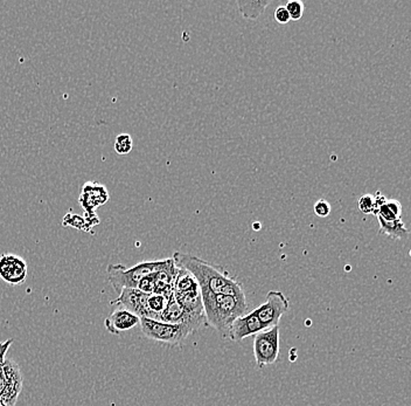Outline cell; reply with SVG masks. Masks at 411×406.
Instances as JSON below:
<instances>
[{"mask_svg":"<svg viewBox=\"0 0 411 406\" xmlns=\"http://www.w3.org/2000/svg\"><path fill=\"white\" fill-rule=\"evenodd\" d=\"M173 261L180 268L191 272L198 281L201 294L213 293L222 295L233 296L236 299H246V293L239 281L228 275L227 272L220 267L210 265L193 254L174 252Z\"/></svg>","mask_w":411,"mask_h":406,"instance_id":"6da1fadb","label":"cell"},{"mask_svg":"<svg viewBox=\"0 0 411 406\" xmlns=\"http://www.w3.org/2000/svg\"><path fill=\"white\" fill-rule=\"evenodd\" d=\"M201 295L207 325L213 327L224 339H228L233 322L246 314V299H236L213 293H205Z\"/></svg>","mask_w":411,"mask_h":406,"instance_id":"7a4b0ae2","label":"cell"},{"mask_svg":"<svg viewBox=\"0 0 411 406\" xmlns=\"http://www.w3.org/2000/svg\"><path fill=\"white\" fill-rule=\"evenodd\" d=\"M171 296L157 293L146 294L138 289H123L117 299L112 301L111 304L124 308L140 318H150L159 321Z\"/></svg>","mask_w":411,"mask_h":406,"instance_id":"3957f363","label":"cell"},{"mask_svg":"<svg viewBox=\"0 0 411 406\" xmlns=\"http://www.w3.org/2000/svg\"><path fill=\"white\" fill-rule=\"evenodd\" d=\"M167 260L169 259L140 262L130 268L121 263H112L107 268L108 280L118 293L123 289H136L140 281L165 266Z\"/></svg>","mask_w":411,"mask_h":406,"instance_id":"277c9868","label":"cell"},{"mask_svg":"<svg viewBox=\"0 0 411 406\" xmlns=\"http://www.w3.org/2000/svg\"><path fill=\"white\" fill-rule=\"evenodd\" d=\"M140 325L142 332L147 339L167 344L171 347L181 346L185 340L194 332L187 325H171L150 318H140Z\"/></svg>","mask_w":411,"mask_h":406,"instance_id":"5b68a950","label":"cell"},{"mask_svg":"<svg viewBox=\"0 0 411 406\" xmlns=\"http://www.w3.org/2000/svg\"><path fill=\"white\" fill-rule=\"evenodd\" d=\"M110 198L108 188L97 181H87L82 186L81 193L78 197V202L85 211V219L89 229L94 226L99 225V219L96 211L99 206L108 203Z\"/></svg>","mask_w":411,"mask_h":406,"instance_id":"8992f818","label":"cell"},{"mask_svg":"<svg viewBox=\"0 0 411 406\" xmlns=\"http://www.w3.org/2000/svg\"><path fill=\"white\" fill-rule=\"evenodd\" d=\"M279 327L261 332L253 336V355L260 369L263 366H272L277 362L279 356Z\"/></svg>","mask_w":411,"mask_h":406,"instance_id":"52a82bcc","label":"cell"},{"mask_svg":"<svg viewBox=\"0 0 411 406\" xmlns=\"http://www.w3.org/2000/svg\"><path fill=\"white\" fill-rule=\"evenodd\" d=\"M290 308L287 296L280 291H270L265 296V302L253 311L262 322L265 330L278 325L283 315Z\"/></svg>","mask_w":411,"mask_h":406,"instance_id":"ba28073f","label":"cell"},{"mask_svg":"<svg viewBox=\"0 0 411 406\" xmlns=\"http://www.w3.org/2000/svg\"><path fill=\"white\" fill-rule=\"evenodd\" d=\"M5 387L0 392V399L8 406H15L22 389V376L20 368L13 359L6 358L3 366Z\"/></svg>","mask_w":411,"mask_h":406,"instance_id":"9c48e42d","label":"cell"},{"mask_svg":"<svg viewBox=\"0 0 411 406\" xmlns=\"http://www.w3.org/2000/svg\"><path fill=\"white\" fill-rule=\"evenodd\" d=\"M28 273L27 262L12 253H5L0 257V279L6 284H22L25 282Z\"/></svg>","mask_w":411,"mask_h":406,"instance_id":"30bf717a","label":"cell"},{"mask_svg":"<svg viewBox=\"0 0 411 406\" xmlns=\"http://www.w3.org/2000/svg\"><path fill=\"white\" fill-rule=\"evenodd\" d=\"M265 327L255 313L250 311L248 314H244L233 322L228 339H230L234 342H239V341L244 340L246 337L255 336L257 334L265 332Z\"/></svg>","mask_w":411,"mask_h":406,"instance_id":"8fae6325","label":"cell"},{"mask_svg":"<svg viewBox=\"0 0 411 406\" xmlns=\"http://www.w3.org/2000/svg\"><path fill=\"white\" fill-rule=\"evenodd\" d=\"M159 321L171 323V325H187L193 332L201 328L202 325H205L201 322L196 321L195 318H192L191 315L188 314L187 311L183 308V306L176 301L173 294L169 298V303H167V306H166Z\"/></svg>","mask_w":411,"mask_h":406,"instance_id":"7c38bea8","label":"cell"},{"mask_svg":"<svg viewBox=\"0 0 411 406\" xmlns=\"http://www.w3.org/2000/svg\"><path fill=\"white\" fill-rule=\"evenodd\" d=\"M140 318L124 308H117L104 320V327L112 335H121L140 325Z\"/></svg>","mask_w":411,"mask_h":406,"instance_id":"4fadbf2b","label":"cell"},{"mask_svg":"<svg viewBox=\"0 0 411 406\" xmlns=\"http://www.w3.org/2000/svg\"><path fill=\"white\" fill-rule=\"evenodd\" d=\"M378 218V225H380V233L389 236L392 239L395 241H400V239H405L409 236V229L405 227L402 218L393 220V222H387L380 217Z\"/></svg>","mask_w":411,"mask_h":406,"instance_id":"5bb4252c","label":"cell"},{"mask_svg":"<svg viewBox=\"0 0 411 406\" xmlns=\"http://www.w3.org/2000/svg\"><path fill=\"white\" fill-rule=\"evenodd\" d=\"M195 289H200V287L194 275L191 272L179 267V272L176 274V281L173 284V294L178 295V294L192 292Z\"/></svg>","mask_w":411,"mask_h":406,"instance_id":"9a60e30c","label":"cell"},{"mask_svg":"<svg viewBox=\"0 0 411 406\" xmlns=\"http://www.w3.org/2000/svg\"><path fill=\"white\" fill-rule=\"evenodd\" d=\"M236 5L239 8L240 15L249 20H256L270 5V1H242L237 0Z\"/></svg>","mask_w":411,"mask_h":406,"instance_id":"2e32d148","label":"cell"},{"mask_svg":"<svg viewBox=\"0 0 411 406\" xmlns=\"http://www.w3.org/2000/svg\"><path fill=\"white\" fill-rule=\"evenodd\" d=\"M375 216L387 222L397 220L402 218V205L399 200L385 198V202L378 206V212Z\"/></svg>","mask_w":411,"mask_h":406,"instance_id":"e0dca14e","label":"cell"},{"mask_svg":"<svg viewBox=\"0 0 411 406\" xmlns=\"http://www.w3.org/2000/svg\"><path fill=\"white\" fill-rule=\"evenodd\" d=\"M385 200V197L382 196L380 193L378 195H364L360 197L359 202H358V206L359 210L364 214H376L378 209Z\"/></svg>","mask_w":411,"mask_h":406,"instance_id":"ac0fdd59","label":"cell"},{"mask_svg":"<svg viewBox=\"0 0 411 406\" xmlns=\"http://www.w3.org/2000/svg\"><path fill=\"white\" fill-rule=\"evenodd\" d=\"M114 148L118 155H128L133 148V137L130 136L128 133L118 135L115 140Z\"/></svg>","mask_w":411,"mask_h":406,"instance_id":"d6986e66","label":"cell"},{"mask_svg":"<svg viewBox=\"0 0 411 406\" xmlns=\"http://www.w3.org/2000/svg\"><path fill=\"white\" fill-rule=\"evenodd\" d=\"M63 226H69V227H74V229H81L85 232H90L87 222H85V217L81 216H77V214H66L65 218L62 220Z\"/></svg>","mask_w":411,"mask_h":406,"instance_id":"ffe728a7","label":"cell"},{"mask_svg":"<svg viewBox=\"0 0 411 406\" xmlns=\"http://www.w3.org/2000/svg\"><path fill=\"white\" fill-rule=\"evenodd\" d=\"M289 15H290L291 20L297 22L301 17L304 15V4L299 1V0H290L287 5H285Z\"/></svg>","mask_w":411,"mask_h":406,"instance_id":"44dd1931","label":"cell"},{"mask_svg":"<svg viewBox=\"0 0 411 406\" xmlns=\"http://www.w3.org/2000/svg\"><path fill=\"white\" fill-rule=\"evenodd\" d=\"M136 289H138L140 292L146 293V294L154 293V291H156V284H154L153 274L140 281Z\"/></svg>","mask_w":411,"mask_h":406,"instance_id":"7402d4cb","label":"cell"},{"mask_svg":"<svg viewBox=\"0 0 411 406\" xmlns=\"http://www.w3.org/2000/svg\"><path fill=\"white\" fill-rule=\"evenodd\" d=\"M314 213L320 218H326L330 213V204L325 200H320L314 204Z\"/></svg>","mask_w":411,"mask_h":406,"instance_id":"603a6c76","label":"cell"},{"mask_svg":"<svg viewBox=\"0 0 411 406\" xmlns=\"http://www.w3.org/2000/svg\"><path fill=\"white\" fill-rule=\"evenodd\" d=\"M275 20L280 25H285V24L290 22V15H289L285 5H280V6L276 8Z\"/></svg>","mask_w":411,"mask_h":406,"instance_id":"cb8c5ba5","label":"cell"},{"mask_svg":"<svg viewBox=\"0 0 411 406\" xmlns=\"http://www.w3.org/2000/svg\"><path fill=\"white\" fill-rule=\"evenodd\" d=\"M13 343V340H6L5 342H0V373H3V366H4L5 356L8 352V349Z\"/></svg>","mask_w":411,"mask_h":406,"instance_id":"d4e9b609","label":"cell"},{"mask_svg":"<svg viewBox=\"0 0 411 406\" xmlns=\"http://www.w3.org/2000/svg\"><path fill=\"white\" fill-rule=\"evenodd\" d=\"M0 406H8V405H6V404H5V403L3 402V400H1V399H0Z\"/></svg>","mask_w":411,"mask_h":406,"instance_id":"484cf974","label":"cell"}]
</instances>
